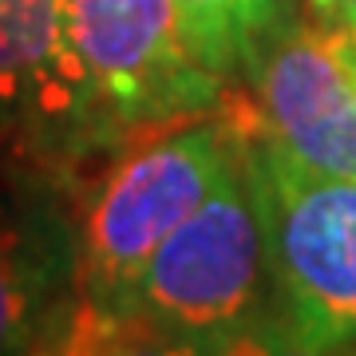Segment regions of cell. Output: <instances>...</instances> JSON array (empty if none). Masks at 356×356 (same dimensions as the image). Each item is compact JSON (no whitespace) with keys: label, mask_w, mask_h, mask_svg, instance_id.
I'll use <instances>...</instances> for the list:
<instances>
[{"label":"cell","mask_w":356,"mask_h":356,"mask_svg":"<svg viewBox=\"0 0 356 356\" xmlns=\"http://www.w3.org/2000/svg\"><path fill=\"white\" fill-rule=\"evenodd\" d=\"M242 115L222 107L139 131L91 170L72 198L76 297L115 309L151 254L206 202L242 154Z\"/></svg>","instance_id":"obj_1"},{"label":"cell","mask_w":356,"mask_h":356,"mask_svg":"<svg viewBox=\"0 0 356 356\" xmlns=\"http://www.w3.org/2000/svg\"><path fill=\"white\" fill-rule=\"evenodd\" d=\"M111 151L72 0H0V178L72 194Z\"/></svg>","instance_id":"obj_2"},{"label":"cell","mask_w":356,"mask_h":356,"mask_svg":"<svg viewBox=\"0 0 356 356\" xmlns=\"http://www.w3.org/2000/svg\"><path fill=\"white\" fill-rule=\"evenodd\" d=\"M238 115L277 305L309 337L356 348V178L297 166L250 127L242 99Z\"/></svg>","instance_id":"obj_3"},{"label":"cell","mask_w":356,"mask_h":356,"mask_svg":"<svg viewBox=\"0 0 356 356\" xmlns=\"http://www.w3.org/2000/svg\"><path fill=\"white\" fill-rule=\"evenodd\" d=\"M273 301L266 234L250 194L242 139V154L222 182L175 234H166L115 309L186 337L218 341Z\"/></svg>","instance_id":"obj_4"},{"label":"cell","mask_w":356,"mask_h":356,"mask_svg":"<svg viewBox=\"0 0 356 356\" xmlns=\"http://www.w3.org/2000/svg\"><path fill=\"white\" fill-rule=\"evenodd\" d=\"M72 32L115 147L226 99V79L194 56L170 0H72Z\"/></svg>","instance_id":"obj_5"},{"label":"cell","mask_w":356,"mask_h":356,"mask_svg":"<svg viewBox=\"0 0 356 356\" xmlns=\"http://www.w3.org/2000/svg\"><path fill=\"white\" fill-rule=\"evenodd\" d=\"M242 76L254 91L242 99L250 127L313 175L356 178V88L325 28L309 16H285Z\"/></svg>","instance_id":"obj_6"},{"label":"cell","mask_w":356,"mask_h":356,"mask_svg":"<svg viewBox=\"0 0 356 356\" xmlns=\"http://www.w3.org/2000/svg\"><path fill=\"white\" fill-rule=\"evenodd\" d=\"M28 186V198H0V356H28L76 301L72 218Z\"/></svg>","instance_id":"obj_7"},{"label":"cell","mask_w":356,"mask_h":356,"mask_svg":"<svg viewBox=\"0 0 356 356\" xmlns=\"http://www.w3.org/2000/svg\"><path fill=\"white\" fill-rule=\"evenodd\" d=\"M28 356H214V341L186 337L139 313L103 309L76 297Z\"/></svg>","instance_id":"obj_8"},{"label":"cell","mask_w":356,"mask_h":356,"mask_svg":"<svg viewBox=\"0 0 356 356\" xmlns=\"http://www.w3.org/2000/svg\"><path fill=\"white\" fill-rule=\"evenodd\" d=\"M186 44L218 79L242 76L261 40L293 16V0H170Z\"/></svg>","instance_id":"obj_9"},{"label":"cell","mask_w":356,"mask_h":356,"mask_svg":"<svg viewBox=\"0 0 356 356\" xmlns=\"http://www.w3.org/2000/svg\"><path fill=\"white\" fill-rule=\"evenodd\" d=\"M214 356H356L348 344H329L309 337L301 325H293L289 313L273 301L245 325L229 329L214 341Z\"/></svg>","instance_id":"obj_10"},{"label":"cell","mask_w":356,"mask_h":356,"mask_svg":"<svg viewBox=\"0 0 356 356\" xmlns=\"http://www.w3.org/2000/svg\"><path fill=\"white\" fill-rule=\"evenodd\" d=\"M309 20L321 28H341V32H356V0H305Z\"/></svg>","instance_id":"obj_11"},{"label":"cell","mask_w":356,"mask_h":356,"mask_svg":"<svg viewBox=\"0 0 356 356\" xmlns=\"http://www.w3.org/2000/svg\"><path fill=\"white\" fill-rule=\"evenodd\" d=\"M325 40H329L337 64L344 67V76L353 79L356 88V32H341V28H325Z\"/></svg>","instance_id":"obj_12"}]
</instances>
